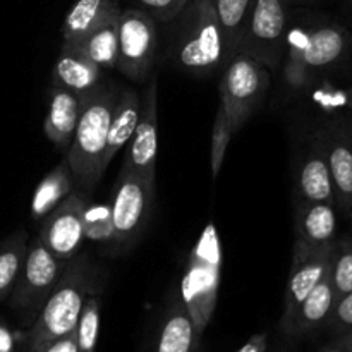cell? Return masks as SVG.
I'll use <instances>...</instances> for the list:
<instances>
[{
    "label": "cell",
    "mask_w": 352,
    "mask_h": 352,
    "mask_svg": "<svg viewBox=\"0 0 352 352\" xmlns=\"http://www.w3.org/2000/svg\"><path fill=\"white\" fill-rule=\"evenodd\" d=\"M96 292L95 272L86 258H72L54 291L45 299L30 330L23 336L24 352H41L48 344L76 330L86 299Z\"/></svg>",
    "instance_id": "6da1fadb"
},
{
    "label": "cell",
    "mask_w": 352,
    "mask_h": 352,
    "mask_svg": "<svg viewBox=\"0 0 352 352\" xmlns=\"http://www.w3.org/2000/svg\"><path fill=\"white\" fill-rule=\"evenodd\" d=\"M285 48V81L292 88H305L351 57L352 34L340 24L323 21L289 31Z\"/></svg>",
    "instance_id": "7a4b0ae2"
},
{
    "label": "cell",
    "mask_w": 352,
    "mask_h": 352,
    "mask_svg": "<svg viewBox=\"0 0 352 352\" xmlns=\"http://www.w3.org/2000/svg\"><path fill=\"white\" fill-rule=\"evenodd\" d=\"M174 21L177 28L168 52L182 71L208 76L229 64L212 0H191Z\"/></svg>",
    "instance_id": "3957f363"
},
{
    "label": "cell",
    "mask_w": 352,
    "mask_h": 352,
    "mask_svg": "<svg viewBox=\"0 0 352 352\" xmlns=\"http://www.w3.org/2000/svg\"><path fill=\"white\" fill-rule=\"evenodd\" d=\"M117 95L119 91L102 85L93 93L82 96L78 127L71 146L65 151V160L82 189H91L105 172L103 155Z\"/></svg>",
    "instance_id": "277c9868"
},
{
    "label": "cell",
    "mask_w": 352,
    "mask_h": 352,
    "mask_svg": "<svg viewBox=\"0 0 352 352\" xmlns=\"http://www.w3.org/2000/svg\"><path fill=\"white\" fill-rule=\"evenodd\" d=\"M222 272V246L217 227L206 223L189 253L184 277L181 282V299L184 301L196 336L201 340L217 308Z\"/></svg>",
    "instance_id": "5b68a950"
},
{
    "label": "cell",
    "mask_w": 352,
    "mask_h": 352,
    "mask_svg": "<svg viewBox=\"0 0 352 352\" xmlns=\"http://www.w3.org/2000/svg\"><path fill=\"white\" fill-rule=\"evenodd\" d=\"M270 86V72L251 55L237 54L230 58L220 79V105L234 133L241 129L256 112L261 98Z\"/></svg>",
    "instance_id": "8992f818"
},
{
    "label": "cell",
    "mask_w": 352,
    "mask_h": 352,
    "mask_svg": "<svg viewBox=\"0 0 352 352\" xmlns=\"http://www.w3.org/2000/svg\"><path fill=\"white\" fill-rule=\"evenodd\" d=\"M291 0H256L241 41L239 54L251 55L270 69H277L287 38Z\"/></svg>",
    "instance_id": "52a82bcc"
},
{
    "label": "cell",
    "mask_w": 352,
    "mask_h": 352,
    "mask_svg": "<svg viewBox=\"0 0 352 352\" xmlns=\"http://www.w3.org/2000/svg\"><path fill=\"white\" fill-rule=\"evenodd\" d=\"M65 268L67 263L58 260L40 237L28 243L26 258L19 278L14 285L12 294L9 296L10 306L16 311L26 313L33 320L36 318L45 299L54 291Z\"/></svg>",
    "instance_id": "ba28073f"
},
{
    "label": "cell",
    "mask_w": 352,
    "mask_h": 352,
    "mask_svg": "<svg viewBox=\"0 0 352 352\" xmlns=\"http://www.w3.org/2000/svg\"><path fill=\"white\" fill-rule=\"evenodd\" d=\"M117 36V69L133 81H144L151 74L157 57L158 33L155 19L141 9L120 10Z\"/></svg>",
    "instance_id": "9c48e42d"
},
{
    "label": "cell",
    "mask_w": 352,
    "mask_h": 352,
    "mask_svg": "<svg viewBox=\"0 0 352 352\" xmlns=\"http://www.w3.org/2000/svg\"><path fill=\"white\" fill-rule=\"evenodd\" d=\"M155 182L146 181L122 165L109 203L113 223V243L127 244L136 239L150 215Z\"/></svg>",
    "instance_id": "30bf717a"
},
{
    "label": "cell",
    "mask_w": 352,
    "mask_h": 352,
    "mask_svg": "<svg viewBox=\"0 0 352 352\" xmlns=\"http://www.w3.org/2000/svg\"><path fill=\"white\" fill-rule=\"evenodd\" d=\"M86 201L82 196L71 192L57 208L43 219L40 239L58 258L69 261L76 258L85 243Z\"/></svg>",
    "instance_id": "8fae6325"
},
{
    "label": "cell",
    "mask_w": 352,
    "mask_h": 352,
    "mask_svg": "<svg viewBox=\"0 0 352 352\" xmlns=\"http://www.w3.org/2000/svg\"><path fill=\"white\" fill-rule=\"evenodd\" d=\"M333 248H336V243L323 248H305L301 244H294L291 274H289L287 287H285L284 313L280 318L282 332L291 323L298 306L330 272Z\"/></svg>",
    "instance_id": "7c38bea8"
},
{
    "label": "cell",
    "mask_w": 352,
    "mask_h": 352,
    "mask_svg": "<svg viewBox=\"0 0 352 352\" xmlns=\"http://www.w3.org/2000/svg\"><path fill=\"white\" fill-rule=\"evenodd\" d=\"M158 155V79L150 78L141 98L140 119L131 138L124 165L146 181L155 182Z\"/></svg>",
    "instance_id": "4fadbf2b"
},
{
    "label": "cell",
    "mask_w": 352,
    "mask_h": 352,
    "mask_svg": "<svg viewBox=\"0 0 352 352\" xmlns=\"http://www.w3.org/2000/svg\"><path fill=\"white\" fill-rule=\"evenodd\" d=\"M333 184L337 210L352 220V127L349 119L336 120L318 133Z\"/></svg>",
    "instance_id": "5bb4252c"
},
{
    "label": "cell",
    "mask_w": 352,
    "mask_h": 352,
    "mask_svg": "<svg viewBox=\"0 0 352 352\" xmlns=\"http://www.w3.org/2000/svg\"><path fill=\"white\" fill-rule=\"evenodd\" d=\"M337 206L333 203L296 201V243L305 248L330 246L337 241Z\"/></svg>",
    "instance_id": "9a60e30c"
},
{
    "label": "cell",
    "mask_w": 352,
    "mask_h": 352,
    "mask_svg": "<svg viewBox=\"0 0 352 352\" xmlns=\"http://www.w3.org/2000/svg\"><path fill=\"white\" fill-rule=\"evenodd\" d=\"M296 201L333 203L336 205L330 168L318 136L306 151L298 168V174H296Z\"/></svg>",
    "instance_id": "2e32d148"
},
{
    "label": "cell",
    "mask_w": 352,
    "mask_h": 352,
    "mask_svg": "<svg viewBox=\"0 0 352 352\" xmlns=\"http://www.w3.org/2000/svg\"><path fill=\"white\" fill-rule=\"evenodd\" d=\"M336 302L337 294L333 291V284L329 272L320 280V284L306 296L305 301L298 306L284 333L292 337H306L318 332V330L327 329Z\"/></svg>",
    "instance_id": "e0dca14e"
},
{
    "label": "cell",
    "mask_w": 352,
    "mask_h": 352,
    "mask_svg": "<svg viewBox=\"0 0 352 352\" xmlns=\"http://www.w3.org/2000/svg\"><path fill=\"white\" fill-rule=\"evenodd\" d=\"M82 109V96L69 89L54 86L50 88V102L45 117L43 131L48 140L60 150H69L78 127Z\"/></svg>",
    "instance_id": "ac0fdd59"
},
{
    "label": "cell",
    "mask_w": 352,
    "mask_h": 352,
    "mask_svg": "<svg viewBox=\"0 0 352 352\" xmlns=\"http://www.w3.org/2000/svg\"><path fill=\"white\" fill-rule=\"evenodd\" d=\"M102 67L78 50L62 45L60 55L52 72V85L69 89L79 96H86L102 86Z\"/></svg>",
    "instance_id": "d6986e66"
},
{
    "label": "cell",
    "mask_w": 352,
    "mask_h": 352,
    "mask_svg": "<svg viewBox=\"0 0 352 352\" xmlns=\"http://www.w3.org/2000/svg\"><path fill=\"white\" fill-rule=\"evenodd\" d=\"M199 342L184 301L175 296L164 313L153 352H195Z\"/></svg>",
    "instance_id": "ffe728a7"
},
{
    "label": "cell",
    "mask_w": 352,
    "mask_h": 352,
    "mask_svg": "<svg viewBox=\"0 0 352 352\" xmlns=\"http://www.w3.org/2000/svg\"><path fill=\"white\" fill-rule=\"evenodd\" d=\"M120 14L116 0H78L62 24L64 45H74L86 34Z\"/></svg>",
    "instance_id": "44dd1931"
},
{
    "label": "cell",
    "mask_w": 352,
    "mask_h": 352,
    "mask_svg": "<svg viewBox=\"0 0 352 352\" xmlns=\"http://www.w3.org/2000/svg\"><path fill=\"white\" fill-rule=\"evenodd\" d=\"M141 98L138 91L131 88H124L117 95L116 103H113L112 119H110L109 134H107V148L103 155V167L110 165L120 148L126 146L127 141L133 138L134 129H136L138 119H140Z\"/></svg>",
    "instance_id": "7402d4cb"
},
{
    "label": "cell",
    "mask_w": 352,
    "mask_h": 352,
    "mask_svg": "<svg viewBox=\"0 0 352 352\" xmlns=\"http://www.w3.org/2000/svg\"><path fill=\"white\" fill-rule=\"evenodd\" d=\"M74 188V175L67 160L60 162L48 172L36 186L31 199V219L43 220L54 208H57Z\"/></svg>",
    "instance_id": "603a6c76"
},
{
    "label": "cell",
    "mask_w": 352,
    "mask_h": 352,
    "mask_svg": "<svg viewBox=\"0 0 352 352\" xmlns=\"http://www.w3.org/2000/svg\"><path fill=\"white\" fill-rule=\"evenodd\" d=\"M212 2L230 62L234 55L239 54L241 41H243L248 21H250L256 0H212Z\"/></svg>",
    "instance_id": "cb8c5ba5"
},
{
    "label": "cell",
    "mask_w": 352,
    "mask_h": 352,
    "mask_svg": "<svg viewBox=\"0 0 352 352\" xmlns=\"http://www.w3.org/2000/svg\"><path fill=\"white\" fill-rule=\"evenodd\" d=\"M119 16L107 21L105 24H102L96 30H93L81 41L74 45H67V47L78 50L79 54H82L89 60L95 62L98 67L116 69L117 54H119V36H117V21H119Z\"/></svg>",
    "instance_id": "d4e9b609"
},
{
    "label": "cell",
    "mask_w": 352,
    "mask_h": 352,
    "mask_svg": "<svg viewBox=\"0 0 352 352\" xmlns=\"http://www.w3.org/2000/svg\"><path fill=\"white\" fill-rule=\"evenodd\" d=\"M28 250V234L19 230L0 243V301L12 294Z\"/></svg>",
    "instance_id": "484cf974"
},
{
    "label": "cell",
    "mask_w": 352,
    "mask_h": 352,
    "mask_svg": "<svg viewBox=\"0 0 352 352\" xmlns=\"http://www.w3.org/2000/svg\"><path fill=\"white\" fill-rule=\"evenodd\" d=\"M100 311L102 302L96 294L89 296L82 306L78 327L74 330L78 352H95L100 333Z\"/></svg>",
    "instance_id": "4316f807"
},
{
    "label": "cell",
    "mask_w": 352,
    "mask_h": 352,
    "mask_svg": "<svg viewBox=\"0 0 352 352\" xmlns=\"http://www.w3.org/2000/svg\"><path fill=\"white\" fill-rule=\"evenodd\" d=\"M330 278L337 299L352 291V237L336 241L332 265H330Z\"/></svg>",
    "instance_id": "83f0119b"
},
{
    "label": "cell",
    "mask_w": 352,
    "mask_h": 352,
    "mask_svg": "<svg viewBox=\"0 0 352 352\" xmlns=\"http://www.w3.org/2000/svg\"><path fill=\"white\" fill-rule=\"evenodd\" d=\"M234 134L236 133H234L232 126H230L229 119H227L226 110L222 109V105H219L212 131V150H210V162H212L213 179H217V175L220 174V168H222L223 160H226L227 148H229L230 140H232Z\"/></svg>",
    "instance_id": "f1b7e54d"
},
{
    "label": "cell",
    "mask_w": 352,
    "mask_h": 352,
    "mask_svg": "<svg viewBox=\"0 0 352 352\" xmlns=\"http://www.w3.org/2000/svg\"><path fill=\"white\" fill-rule=\"evenodd\" d=\"M85 239L95 243H107L113 241V223L110 217L109 205H98L88 208L85 212Z\"/></svg>",
    "instance_id": "f546056e"
},
{
    "label": "cell",
    "mask_w": 352,
    "mask_h": 352,
    "mask_svg": "<svg viewBox=\"0 0 352 352\" xmlns=\"http://www.w3.org/2000/svg\"><path fill=\"white\" fill-rule=\"evenodd\" d=\"M136 2L141 6V10L150 14L153 19L170 23L191 0H136Z\"/></svg>",
    "instance_id": "4dcf8cb0"
},
{
    "label": "cell",
    "mask_w": 352,
    "mask_h": 352,
    "mask_svg": "<svg viewBox=\"0 0 352 352\" xmlns=\"http://www.w3.org/2000/svg\"><path fill=\"white\" fill-rule=\"evenodd\" d=\"M327 330L333 337L352 332V291L337 299L332 316L329 320V325H327Z\"/></svg>",
    "instance_id": "1f68e13d"
},
{
    "label": "cell",
    "mask_w": 352,
    "mask_h": 352,
    "mask_svg": "<svg viewBox=\"0 0 352 352\" xmlns=\"http://www.w3.org/2000/svg\"><path fill=\"white\" fill-rule=\"evenodd\" d=\"M41 352H78V344H76L74 332L62 337V339L55 340V342L48 344Z\"/></svg>",
    "instance_id": "d6a6232c"
},
{
    "label": "cell",
    "mask_w": 352,
    "mask_h": 352,
    "mask_svg": "<svg viewBox=\"0 0 352 352\" xmlns=\"http://www.w3.org/2000/svg\"><path fill=\"white\" fill-rule=\"evenodd\" d=\"M0 352H16V337L3 323H0Z\"/></svg>",
    "instance_id": "836d02e7"
},
{
    "label": "cell",
    "mask_w": 352,
    "mask_h": 352,
    "mask_svg": "<svg viewBox=\"0 0 352 352\" xmlns=\"http://www.w3.org/2000/svg\"><path fill=\"white\" fill-rule=\"evenodd\" d=\"M265 347H267V340H265V336H260L251 339L243 349L237 352H265Z\"/></svg>",
    "instance_id": "e575fe53"
},
{
    "label": "cell",
    "mask_w": 352,
    "mask_h": 352,
    "mask_svg": "<svg viewBox=\"0 0 352 352\" xmlns=\"http://www.w3.org/2000/svg\"><path fill=\"white\" fill-rule=\"evenodd\" d=\"M333 342L339 344V346L346 347L347 351L352 352V332H347L344 333V336H339V337H333Z\"/></svg>",
    "instance_id": "d590c367"
},
{
    "label": "cell",
    "mask_w": 352,
    "mask_h": 352,
    "mask_svg": "<svg viewBox=\"0 0 352 352\" xmlns=\"http://www.w3.org/2000/svg\"><path fill=\"white\" fill-rule=\"evenodd\" d=\"M318 352H351V351H347V349H346V347L339 346V344L332 342V344H329V346L322 347V349H320Z\"/></svg>",
    "instance_id": "8d00e7d4"
},
{
    "label": "cell",
    "mask_w": 352,
    "mask_h": 352,
    "mask_svg": "<svg viewBox=\"0 0 352 352\" xmlns=\"http://www.w3.org/2000/svg\"><path fill=\"white\" fill-rule=\"evenodd\" d=\"M349 122H351V127H352V119H349Z\"/></svg>",
    "instance_id": "74e56055"
},
{
    "label": "cell",
    "mask_w": 352,
    "mask_h": 352,
    "mask_svg": "<svg viewBox=\"0 0 352 352\" xmlns=\"http://www.w3.org/2000/svg\"><path fill=\"white\" fill-rule=\"evenodd\" d=\"M195 352H199V349H196V351H195Z\"/></svg>",
    "instance_id": "f35d334b"
}]
</instances>
